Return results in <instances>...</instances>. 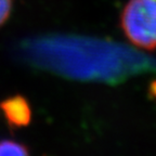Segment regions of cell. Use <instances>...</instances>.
<instances>
[{"instance_id":"6da1fadb","label":"cell","mask_w":156,"mask_h":156,"mask_svg":"<svg viewBox=\"0 0 156 156\" xmlns=\"http://www.w3.org/2000/svg\"><path fill=\"white\" fill-rule=\"evenodd\" d=\"M120 26L133 46L156 50V0H129L122 9Z\"/></svg>"},{"instance_id":"7a4b0ae2","label":"cell","mask_w":156,"mask_h":156,"mask_svg":"<svg viewBox=\"0 0 156 156\" xmlns=\"http://www.w3.org/2000/svg\"><path fill=\"white\" fill-rule=\"evenodd\" d=\"M7 120L15 127H24L30 120V108L28 103L21 95L10 98L0 104Z\"/></svg>"},{"instance_id":"3957f363","label":"cell","mask_w":156,"mask_h":156,"mask_svg":"<svg viewBox=\"0 0 156 156\" xmlns=\"http://www.w3.org/2000/svg\"><path fill=\"white\" fill-rule=\"evenodd\" d=\"M27 154L28 150L23 144L10 140L0 141V155H27Z\"/></svg>"},{"instance_id":"277c9868","label":"cell","mask_w":156,"mask_h":156,"mask_svg":"<svg viewBox=\"0 0 156 156\" xmlns=\"http://www.w3.org/2000/svg\"><path fill=\"white\" fill-rule=\"evenodd\" d=\"M13 0H0V26H2L10 16Z\"/></svg>"}]
</instances>
